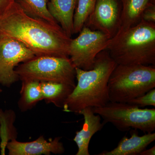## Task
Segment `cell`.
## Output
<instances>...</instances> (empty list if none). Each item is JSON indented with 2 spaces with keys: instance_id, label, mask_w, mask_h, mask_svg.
<instances>
[{
  "instance_id": "obj_1",
  "label": "cell",
  "mask_w": 155,
  "mask_h": 155,
  "mask_svg": "<svg viewBox=\"0 0 155 155\" xmlns=\"http://www.w3.org/2000/svg\"><path fill=\"white\" fill-rule=\"evenodd\" d=\"M0 35L21 42L36 56L69 58L72 38L61 26L28 16L15 2L1 16Z\"/></svg>"
},
{
  "instance_id": "obj_2",
  "label": "cell",
  "mask_w": 155,
  "mask_h": 155,
  "mask_svg": "<svg viewBox=\"0 0 155 155\" xmlns=\"http://www.w3.org/2000/svg\"><path fill=\"white\" fill-rule=\"evenodd\" d=\"M117 65L106 49L97 56L92 69L75 67L77 83L64 103L63 111L80 114L85 108L106 105L110 101L108 81Z\"/></svg>"
},
{
  "instance_id": "obj_3",
  "label": "cell",
  "mask_w": 155,
  "mask_h": 155,
  "mask_svg": "<svg viewBox=\"0 0 155 155\" xmlns=\"http://www.w3.org/2000/svg\"><path fill=\"white\" fill-rule=\"evenodd\" d=\"M107 50L117 64L155 66V23L141 20L130 28L119 29Z\"/></svg>"
},
{
  "instance_id": "obj_4",
  "label": "cell",
  "mask_w": 155,
  "mask_h": 155,
  "mask_svg": "<svg viewBox=\"0 0 155 155\" xmlns=\"http://www.w3.org/2000/svg\"><path fill=\"white\" fill-rule=\"evenodd\" d=\"M155 87V67L117 64L108 83L110 101L128 103Z\"/></svg>"
},
{
  "instance_id": "obj_5",
  "label": "cell",
  "mask_w": 155,
  "mask_h": 155,
  "mask_svg": "<svg viewBox=\"0 0 155 155\" xmlns=\"http://www.w3.org/2000/svg\"><path fill=\"white\" fill-rule=\"evenodd\" d=\"M15 70L21 81H51L76 85L75 67L69 58L35 56L19 64Z\"/></svg>"
},
{
  "instance_id": "obj_6",
  "label": "cell",
  "mask_w": 155,
  "mask_h": 155,
  "mask_svg": "<svg viewBox=\"0 0 155 155\" xmlns=\"http://www.w3.org/2000/svg\"><path fill=\"white\" fill-rule=\"evenodd\" d=\"M92 110L102 117L104 124L111 123L122 131L136 129L146 134L155 130L154 108L140 109L127 103L110 101L106 105Z\"/></svg>"
},
{
  "instance_id": "obj_7",
  "label": "cell",
  "mask_w": 155,
  "mask_h": 155,
  "mask_svg": "<svg viewBox=\"0 0 155 155\" xmlns=\"http://www.w3.org/2000/svg\"><path fill=\"white\" fill-rule=\"evenodd\" d=\"M79 33L69 44V58L75 68L90 70L93 68L97 56L107 49L111 38L101 31L85 25Z\"/></svg>"
},
{
  "instance_id": "obj_8",
  "label": "cell",
  "mask_w": 155,
  "mask_h": 155,
  "mask_svg": "<svg viewBox=\"0 0 155 155\" xmlns=\"http://www.w3.org/2000/svg\"><path fill=\"white\" fill-rule=\"evenodd\" d=\"M35 56L21 42L8 36L0 35V84L10 87L19 81L15 68Z\"/></svg>"
},
{
  "instance_id": "obj_9",
  "label": "cell",
  "mask_w": 155,
  "mask_h": 155,
  "mask_svg": "<svg viewBox=\"0 0 155 155\" xmlns=\"http://www.w3.org/2000/svg\"><path fill=\"white\" fill-rule=\"evenodd\" d=\"M121 10L117 0H97L84 25L101 31L112 38L119 28Z\"/></svg>"
},
{
  "instance_id": "obj_10",
  "label": "cell",
  "mask_w": 155,
  "mask_h": 155,
  "mask_svg": "<svg viewBox=\"0 0 155 155\" xmlns=\"http://www.w3.org/2000/svg\"><path fill=\"white\" fill-rule=\"evenodd\" d=\"M61 139L57 137L48 141L41 135L32 141L23 142L14 140L8 143L6 149L9 155L62 154L65 149Z\"/></svg>"
},
{
  "instance_id": "obj_11",
  "label": "cell",
  "mask_w": 155,
  "mask_h": 155,
  "mask_svg": "<svg viewBox=\"0 0 155 155\" xmlns=\"http://www.w3.org/2000/svg\"><path fill=\"white\" fill-rule=\"evenodd\" d=\"M80 114L83 116L84 122L82 129L76 131L73 139L78 149L76 155H90L89 145L91 140L95 134L102 129L105 124L101 123V116L94 114L92 107L84 108Z\"/></svg>"
},
{
  "instance_id": "obj_12",
  "label": "cell",
  "mask_w": 155,
  "mask_h": 155,
  "mask_svg": "<svg viewBox=\"0 0 155 155\" xmlns=\"http://www.w3.org/2000/svg\"><path fill=\"white\" fill-rule=\"evenodd\" d=\"M130 137L126 136L120 140L116 147L110 151H104L98 155H137L155 140V133L139 136L137 130L131 129Z\"/></svg>"
},
{
  "instance_id": "obj_13",
  "label": "cell",
  "mask_w": 155,
  "mask_h": 155,
  "mask_svg": "<svg viewBox=\"0 0 155 155\" xmlns=\"http://www.w3.org/2000/svg\"><path fill=\"white\" fill-rule=\"evenodd\" d=\"M48 10L67 36L72 38L77 0H49Z\"/></svg>"
},
{
  "instance_id": "obj_14",
  "label": "cell",
  "mask_w": 155,
  "mask_h": 155,
  "mask_svg": "<svg viewBox=\"0 0 155 155\" xmlns=\"http://www.w3.org/2000/svg\"><path fill=\"white\" fill-rule=\"evenodd\" d=\"M153 0H122L119 29H126L141 21L143 12L154 5Z\"/></svg>"
},
{
  "instance_id": "obj_15",
  "label": "cell",
  "mask_w": 155,
  "mask_h": 155,
  "mask_svg": "<svg viewBox=\"0 0 155 155\" xmlns=\"http://www.w3.org/2000/svg\"><path fill=\"white\" fill-rule=\"evenodd\" d=\"M43 100L47 104H53L63 108L66 100L75 87L66 84L45 81L40 82Z\"/></svg>"
},
{
  "instance_id": "obj_16",
  "label": "cell",
  "mask_w": 155,
  "mask_h": 155,
  "mask_svg": "<svg viewBox=\"0 0 155 155\" xmlns=\"http://www.w3.org/2000/svg\"><path fill=\"white\" fill-rule=\"evenodd\" d=\"M18 107L22 112L31 110L42 101L40 82L36 81H22Z\"/></svg>"
},
{
  "instance_id": "obj_17",
  "label": "cell",
  "mask_w": 155,
  "mask_h": 155,
  "mask_svg": "<svg viewBox=\"0 0 155 155\" xmlns=\"http://www.w3.org/2000/svg\"><path fill=\"white\" fill-rule=\"evenodd\" d=\"M16 114L12 110L3 111L0 109V151L1 155L5 154L7 145L9 142L17 140V128L14 125Z\"/></svg>"
},
{
  "instance_id": "obj_18",
  "label": "cell",
  "mask_w": 155,
  "mask_h": 155,
  "mask_svg": "<svg viewBox=\"0 0 155 155\" xmlns=\"http://www.w3.org/2000/svg\"><path fill=\"white\" fill-rule=\"evenodd\" d=\"M14 2L28 16L60 25L48 10V0H17Z\"/></svg>"
},
{
  "instance_id": "obj_19",
  "label": "cell",
  "mask_w": 155,
  "mask_h": 155,
  "mask_svg": "<svg viewBox=\"0 0 155 155\" xmlns=\"http://www.w3.org/2000/svg\"><path fill=\"white\" fill-rule=\"evenodd\" d=\"M97 0H78L73 17V32L79 33L94 10Z\"/></svg>"
},
{
  "instance_id": "obj_20",
  "label": "cell",
  "mask_w": 155,
  "mask_h": 155,
  "mask_svg": "<svg viewBox=\"0 0 155 155\" xmlns=\"http://www.w3.org/2000/svg\"><path fill=\"white\" fill-rule=\"evenodd\" d=\"M128 104L143 107L146 106L155 107V89L151 90L145 94L135 98L128 102Z\"/></svg>"
},
{
  "instance_id": "obj_21",
  "label": "cell",
  "mask_w": 155,
  "mask_h": 155,
  "mask_svg": "<svg viewBox=\"0 0 155 155\" xmlns=\"http://www.w3.org/2000/svg\"><path fill=\"white\" fill-rule=\"evenodd\" d=\"M141 20L149 22L155 23V6L152 5L146 9L142 17Z\"/></svg>"
},
{
  "instance_id": "obj_22",
  "label": "cell",
  "mask_w": 155,
  "mask_h": 155,
  "mask_svg": "<svg viewBox=\"0 0 155 155\" xmlns=\"http://www.w3.org/2000/svg\"><path fill=\"white\" fill-rule=\"evenodd\" d=\"M14 2V0H0V16L3 15Z\"/></svg>"
},
{
  "instance_id": "obj_23",
  "label": "cell",
  "mask_w": 155,
  "mask_h": 155,
  "mask_svg": "<svg viewBox=\"0 0 155 155\" xmlns=\"http://www.w3.org/2000/svg\"><path fill=\"white\" fill-rule=\"evenodd\" d=\"M140 155H155V146H154L152 147L148 150H144L140 154Z\"/></svg>"
},
{
  "instance_id": "obj_24",
  "label": "cell",
  "mask_w": 155,
  "mask_h": 155,
  "mask_svg": "<svg viewBox=\"0 0 155 155\" xmlns=\"http://www.w3.org/2000/svg\"><path fill=\"white\" fill-rule=\"evenodd\" d=\"M2 89H1V87H0V93H2Z\"/></svg>"
},
{
  "instance_id": "obj_25",
  "label": "cell",
  "mask_w": 155,
  "mask_h": 155,
  "mask_svg": "<svg viewBox=\"0 0 155 155\" xmlns=\"http://www.w3.org/2000/svg\"><path fill=\"white\" fill-rule=\"evenodd\" d=\"M0 19H1V16H0Z\"/></svg>"
}]
</instances>
